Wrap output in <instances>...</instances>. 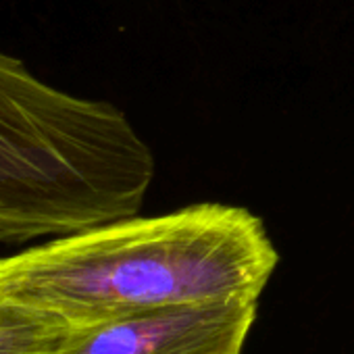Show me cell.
Returning a JSON list of instances; mask_svg holds the SVG:
<instances>
[{
	"mask_svg": "<svg viewBox=\"0 0 354 354\" xmlns=\"http://www.w3.org/2000/svg\"><path fill=\"white\" fill-rule=\"evenodd\" d=\"M277 261L257 215L203 203L0 257V298L86 327L171 306L259 298Z\"/></svg>",
	"mask_w": 354,
	"mask_h": 354,
	"instance_id": "6da1fadb",
	"label": "cell"
},
{
	"mask_svg": "<svg viewBox=\"0 0 354 354\" xmlns=\"http://www.w3.org/2000/svg\"><path fill=\"white\" fill-rule=\"evenodd\" d=\"M152 180L154 154L123 111L65 92L0 50V244L133 217Z\"/></svg>",
	"mask_w": 354,
	"mask_h": 354,
	"instance_id": "7a4b0ae2",
	"label": "cell"
},
{
	"mask_svg": "<svg viewBox=\"0 0 354 354\" xmlns=\"http://www.w3.org/2000/svg\"><path fill=\"white\" fill-rule=\"evenodd\" d=\"M259 298H232L73 327L59 354H242Z\"/></svg>",
	"mask_w": 354,
	"mask_h": 354,
	"instance_id": "3957f363",
	"label": "cell"
},
{
	"mask_svg": "<svg viewBox=\"0 0 354 354\" xmlns=\"http://www.w3.org/2000/svg\"><path fill=\"white\" fill-rule=\"evenodd\" d=\"M73 327L0 298V354H59Z\"/></svg>",
	"mask_w": 354,
	"mask_h": 354,
	"instance_id": "277c9868",
	"label": "cell"
}]
</instances>
